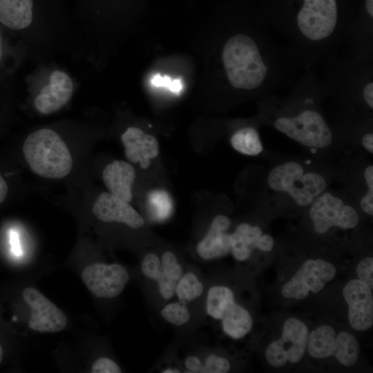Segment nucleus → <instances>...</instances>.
Instances as JSON below:
<instances>
[{
  "label": "nucleus",
  "mask_w": 373,
  "mask_h": 373,
  "mask_svg": "<svg viewBox=\"0 0 373 373\" xmlns=\"http://www.w3.org/2000/svg\"><path fill=\"white\" fill-rule=\"evenodd\" d=\"M327 97L316 69L305 70L287 95L272 93L260 99L258 121L297 143L306 155L335 162L347 145L323 111Z\"/></svg>",
  "instance_id": "1"
},
{
  "label": "nucleus",
  "mask_w": 373,
  "mask_h": 373,
  "mask_svg": "<svg viewBox=\"0 0 373 373\" xmlns=\"http://www.w3.org/2000/svg\"><path fill=\"white\" fill-rule=\"evenodd\" d=\"M0 23L17 32L36 64L85 59L83 41L64 0H0Z\"/></svg>",
  "instance_id": "2"
},
{
  "label": "nucleus",
  "mask_w": 373,
  "mask_h": 373,
  "mask_svg": "<svg viewBox=\"0 0 373 373\" xmlns=\"http://www.w3.org/2000/svg\"><path fill=\"white\" fill-rule=\"evenodd\" d=\"M335 162L305 155H275L264 167L258 204L264 211L305 212L331 186Z\"/></svg>",
  "instance_id": "3"
},
{
  "label": "nucleus",
  "mask_w": 373,
  "mask_h": 373,
  "mask_svg": "<svg viewBox=\"0 0 373 373\" xmlns=\"http://www.w3.org/2000/svg\"><path fill=\"white\" fill-rule=\"evenodd\" d=\"M323 64L321 79L338 109L336 123L346 128L373 122V59L343 47Z\"/></svg>",
  "instance_id": "4"
},
{
  "label": "nucleus",
  "mask_w": 373,
  "mask_h": 373,
  "mask_svg": "<svg viewBox=\"0 0 373 373\" xmlns=\"http://www.w3.org/2000/svg\"><path fill=\"white\" fill-rule=\"evenodd\" d=\"M26 82L34 108L42 115H50L64 108L77 87L75 79L56 61L37 63Z\"/></svg>",
  "instance_id": "5"
},
{
  "label": "nucleus",
  "mask_w": 373,
  "mask_h": 373,
  "mask_svg": "<svg viewBox=\"0 0 373 373\" xmlns=\"http://www.w3.org/2000/svg\"><path fill=\"white\" fill-rule=\"evenodd\" d=\"M25 160L31 170L45 178L61 179L73 167V159L57 131L41 128L31 132L23 145Z\"/></svg>",
  "instance_id": "6"
},
{
  "label": "nucleus",
  "mask_w": 373,
  "mask_h": 373,
  "mask_svg": "<svg viewBox=\"0 0 373 373\" xmlns=\"http://www.w3.org/2000/svg\"><path fill=\"white\" fill-rule=\"evenodd\" d=\"M367 153L347 146L334 164V177L340 190L351 198L361 211L373 216V164Z\"/></svg>",
  "instance_id": "7"
},
{
  "label": "nucleus",
  "mask_w": 373,
  "mask_h": 373,
  "mask_svg": "<svg viewBox=\"0 0 373 373\" xmlns=\"http://www.w3.org/2000/svg\"><path fill=\"white\" fill-rule=\"evenodd\" d=\"M304 213L314 232L325 235L334 228L354 230L358 227L363 212L347 194L330 186L319 195Z\"/></svg>",
  "instance_id": "8"
},
{
  "label": "nucleus",
  "mask_w": 373,
  "mask_h": 373,
  "mask_svg": "<svg viewBox=\"0 0 373 373\" xmlns=\"http://www.w3.org/2000/svg\"><path fill=\"white\" fill-rule=\"evenodd\" d=\"M308 336V329L302 321L288 318L284 323L281 338L267 346V361L276 367L283 366L287 361L298 363L305 354Z\"/></svg>",
  "instance_id": "9"
},
{
  "label": "nucleus",
  "mask_w": 373,
  "mask_h": 373,
  "mask_svg": "<svg viewBox=\"0 0 373 373\" xmlns=\"http://www.w3.org/2000/svg\"><path fill=\"white\" fill-rule=\"evenodd\" d=\"M89 291L98 298L119 296L130 279L127 269L117 263L95 262L86 267L81 274Z\"/></svg>",
  "instance_id": "10"
},
{
  "label": "nucleus",
  "mask_w": 373,
  "mask_h": 373,
  "mask_svg": "<svg viewBox=\"0 0 373 373\" xmlns=\"http://www.w3.org/2000/svg\"><path fill=\"white\" fill-rule=\"evenodd\" d=\"M336 273L334 266L323 259H309L304 262L291 280L282 288L287 298L303 299L309 291L318 293L332 280Z\"/></svg>",
  "instance_id": "11"
},
{
  "label": "nucleus",
  "mask_w": 373,
  "mask_h": 373,
  "mask_svg": "<svg viewBox=\"0 0 373 373\" xmlns=\"http://www.w3.org/2000/svg\"><path fill=\"white\" fill-rule=\"evenodd\" d=\"M22 296L31 310L29 327L39 332H58L67 324L64 312L38 289L26 287Z\"/></svg>",
  "instance_id": "12"
},
{
  "label": "nucleus",
  "mask_w": 373,
  "mask_h": 373,
  "mask_svg": "<svg viewBox=\"0 0 373 373\" xmlns=\"http://www.w3.org/2000/svg\"><path fill=\"white\" fill-rule=\"evenodd\" d=\"M348 305V321L356 330L364 331L373 324V296L372 289L359 279L349 281L343 289Z\"/></svg>",
  "instance_id": "13"
},
{
  "label": "nucleus",
  "mask_w": 373,
  "mask_h": 373,
  "mask_svg": "<svg viewBox=\"0 0 373 373\" xmlns=\"http://www.w3.org/2000/svg\"><path fill=\"white\" fill-rule=\"evenodd\" d=\"M94 216L104 222H119L137 229L144 225L142 217L126 200L112 194L102 193L92 209Z\"/></svg>",
  "instance_id": "14"
},
{
  "label": "nucleus",
  "mask_w": 373,
  "mask_h": 373,
  "mask_svg": "<svg viewBox=\"0 0 373 373\" xmlns=\"http://www.w3.org/2000/svg\"><path fill=\"white\" fill-rule=\"evenodd\" d=\"M231 225V219L224 214H218L213 218L206 233L195 247L200 260L210 261L231 253L230 233L227 232Z\"/></svg>",
  "instance_id": "15"
},
{
  "label": "nucleus",
  "mask_w": 373,
  "mask_h": 373,
  "mask_svg": "<svg viewBox=\"0 0 373 373\" xmlns=\"http://www.w3.org/2000/svg\"><path fill=\"white\" fill-rule=\"evenodd\" d=\"M231 254L238 261L248 260L254 249L271 251L274 246L272 236L264 233L258 225L247 222L239 224L230 233Z\"/></svg>",
  "instance_id": "16"
},
{
  "label": "nucleus",
  "mask_w": 373,
  "mask_h": 373,
  "mask_svg": "<svg viewBox=\"0 0 373 373\" xmlns=\"http://www.w3.org/2000/svg\"><path fill=\"white\" fill-rule=\"evenodd\" d=\"M126 158L133 163L140 162L142 169L147 168L150 160L159 153L157 140L151 135L135 126H129L121 136Z\"/></svg>",
  "instance_id": "17"
},
{
  "label": "nucleus",
  "mask_w": 373,
  "mask_h": 373,
  "mask_svg": "<svg viewBox=\"0 0 373 373\" xmlns=\"http://www.w3.org/2000/svg\"><path fill=\"white\" fill-rule=\"evenodd\" d=\"M140 271L150 286H153L162 305L175 298L177 283L170 278L160 255L154 252L145 254L141 260Z\"/></svg>",
  "instance_id": "18"
},
{
  "label": "nucleus",
  "mask_w": 373,
  "mask_h": 373,
  "mask_svg": "<svg viewBox=\"0 0 373 373\" xmlns=\"http://www.w3.org/2000/svg\"><path fill=\"white\" fill-rule=\"evenodd\" d=\"M135 172L132 165L122 160H114L102 172V180L112 194L130 202Z\"/></svg>",
  "instance_id": "19"
},
{
  "label": "nucleus",
  "mask_w": 373,
  "mask_h": 373,
  "mask_svg": "<svg viewBox=\"0 0 373 373\" xmlns=\"http://www.w3.org/2000/svg\"><path fill=\"white\" fill-rule=\"evenodd\" d=\"M75 12L73 14L79 30L85 50L93 37L100 7L101 0H74Z\"/></svg>",
  "instance_id": "20"
},
{
  "label": "nucleus",
  "mask_w": 373,
  "mask_h": 373,
  "mask_svg": "<svg viewBox=\"0 0 373 373\" xmlns=\"http://www.w3.org/2000/svg\"><path fill=\"white\" fill-rule=\"evenodd\" d=\"M206 286L203 277L199 271L191 267H186L175 287L176 299L189 306L193 303L203 298Z\"/></svg>",
  "instance_id": "21"
},
{
  "label": "nucleus",
  "mask_w": 373,
  "mask_h": 373,
  "mask_svg": "<svg viewBox=\"0 0 373 373\" xmlns=\"http://www.w3.org/2000/svg\"><path fill=\"white\" fill-rule=\"evenodd\" d=\"M220 321L224 334L234 339L246 336L253 326L249 312L238 303H236L227 311Z\"/></svg>",
  "instance_id": "22"
},
{
  "label": "nucleus",
  "mask_w": 373,
  "mask_h": 373,
  "mask_svg": "<svg viewBox=\"0 0 373 373\" xmlns=\"http://www.w3.org/2000/svg\"><path fill=\"white\" fill-rule=\"evenodd\" d=\"M230 143L236 151L243 155L258 156L265 153L258 128L254 125L236 130L231 136Z\"/></svg>",
  "instance_id": "23"
},
{
  "label": "nucleus",
  "mask_w": 373,
  "mask_h": 373,
  "mask_svg": "<svg viewBox=\"0 0 373 373\" xmlns=\"http://www.w3.org/2000/svg\"><path fill=\"white\" fill-rule=\"evenodd\" d=\"M336 333L329 325L318 327L308 336L307 347L308 354L316 358L329 357L334 353Z\"/></svg>",
  "instance_id": "24"
},
{
  "label": "nucleus",
  "mask_w": 373,
  "mask_h": 373,
  "mask_svg": "<svg viewBox=\"0 0 373 373\" xmlns=\"http://www.w3.org/2000/svg\"><path fill=\"white\" fill-rule=\"evenodd\" d=\"M333 354L342 365L352 366L358 358L359 344L353 335L341 332L336 336Z\"/></svg>",
  "instance_id": "25"
},
{
  "label": "nucleus",
  "mask_w": 373,
  "mask_h": 373,
  "mask_svg": "<svg viewBox=\"0 0 373 373\" xmlns=\"http://www.w3.org/2000/svg\"><path fill=\"white\" fill-rule=\"evenodd\" d=\"M159 312L163 320L176 327L186 326L192 319L191 306L177 299L165 303Z\"/></svg>",
  "instance_id": "26"
},
{
  "label": "nucleus",
  "mask_w": 373,
  "mask_h": 373,
  "mask_svg": "<svg viewBox=\"0 0 373 373\" xmlns=\"http://www.w3.org/2000/svg\"><path fill=\"white\" fill-rule=\"evenodd\" d=\"M197 354L202 363V373H227L231 370V363L224 357L216 354Z\"/></svg>",
  "instance_id": "27"
},
{
  "label": "nucleus",
  "mask_w": 373,
  "mask_h": 373,
  "mask_svg": "<svg viewBox=\"0 0 373 373\" xmlns=\"http://www.w3.org/2000/svg\"><path fill=\"white\" fill-rule=\"evenodd\" d=\"M356 271L358 279L365 283L371 289L373 288V258L367 257L358 264Z\"/></svg>",
  "instance_id": "28"
},
{
  "label": "nucleus",
  "mask_w": 373,
  "mask_h": 373,
  "mask_svg": "<svg viewBox=\"0 0 373 373\" xmlns=\"http://www.w3.org/2000/svg\"><path fill=\"white\" fill-rule=\"evenodd\" d=\"M92 373H120L122 370L119 365L108 357H100L96 359L91 366Z\"/></svg>",
  "instance_id": "29"
},
{
  "label": "nucleus",
  "mask_w": 373,
  "mask_h": 373,
  "mask_svg": "<svg viewBox=\"0 0 373 373\" xmlns=\"http://www.w3.org/2000/svg\"><path fill=\"white\" fill-rule=\"evenodd\" d=\"M151 83L155 86H164L169 89L173 79L169 76L162 77L160 75H155L151 78Z\"/></svg>",
  "instance_id": "30"
},
{
  "label": "nucleus",
  "mask_w": 373,
  "mask_h": 373,
  "mask_svg": "<svg viewBox=\"0 0 373 373\" xmlns=\"http://www.w3.org/2000/svg\"><path fill=\"white\" fill-rule=\"evenodd\" d=\"M10 244L12 245V251L15 254L17 255L20 253L17 234L16 233L15 231H10Z\"/></svg>",
  "instance_id": "31"
},
{
  "label": "nucleus",
  "mask_w": 373,
  "mask_h": 373,
  "mask_svg": "<svg viewBox=\"0 0 373 373\" xmlns=\"http://www.w3.org/2000/svg\"><path fill=\"white\" fill-rule=\"evenodd\" d=\"M8 194V186L2 176L0 175V204L6 199Z\"/></svg>",
  "instance_id": "32"
},
{
  "label": "nucleus",
  "mask_w": 373,
  "mask_h": 373,
  "mask_svg": "<svg viewBox=\"0 0 373 373\" xmlns=\"http://www.w3.org/2000/svg\"><path fill=\"white\" fill-rule=\"evenodd\" d=\"M182 87V82L180 79H173L169 90H171L172 92L178 93L181 90Z\"/></svg>",
  "instance_id": "33"
},
{
  "label": "nucleus",
  "mask_w": 373,
  "mask_h": 373,
  "mask_svg": "<svg viewBox=\"0 0 373 373\" xmlns=\"http://www.w3.org/2000/svg\"><path fill=\"white\" fill-rule=\"evenodd\" d=\"M3 57V39H2V35L0 30V62L1 61Z\"/></svg>",
  "instance_id": "34"
},
{
  "label": "nucleus",
  "mask_w": 373,
  "mask_h": 373,
  "mask_svg": "<svg viewBox=\"0 0 373 373\" xmlns=\"http://www.w3.org/2000/svg\"><path fill=\"white\" fill-rule=\"evenodd\" d=\"M2 358H3V349H2V347L0 345V363H1V361H2Z\"/></svg>",
  "instance_id": "35"
}]
</instances>
